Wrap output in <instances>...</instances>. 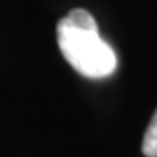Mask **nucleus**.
Returning a JSON list of instances; mask_svg holds the SVG:
<instances>
[{
	"mask_svg": "<svg viewBox=\"0 0 157 157\" xmlns=\"http://www.w3.org/2000/svg\"><path fill=\"white\" fill-rule=\"evenodd\" d=\"M58 45L68 65L87 78H105L117 70V54L98 32L86 9H73L58 23Z\"/></svg>",
	"mask_w": 157,
	"mask_h": 157,
	"instance_id": "1",
	"label": "nucleus"
},
{
	"mask_svg": "<svg viewBox=\"0 0 157 157\" xmlns=\"http://www.w3.org/2000/svg\"><path fill=\"white\" fill-rule=\"evenodd\" d=\"M141 152L145 157H157V110L152 115V121L143 136Z\"/></svg>",
	"mask_w": 157,
	"mask_h": 157,
	"instance_id": "2",
	"label": "nucleus"
}]
</instances>
